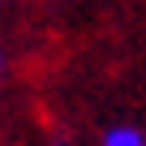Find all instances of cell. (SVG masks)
<instances>
[{"instance_id":"7a4b0ae2","label":"cell","mask_w":146,"mask_h":146,"mask_svg":"<svg viewBox=\"0 0 146 146\" xmlns=\"http://www.w3.org/2000/svg\"><path fill=\"white\" fill-rule=\"evenodd\" d=\"M0 73H5V56H0Z\"/></svg>"},{"instance_id":"3957f363","label":"cell","mask_w":146,"mask_h":146,"mask_svg":"<svg viewBox=\"0 0 146 146\" xmlns=\"http://www.w3.org/2000/svg\"><path fill=\"white\" fill-rule=\"evenodd\" d=\"M0 5H5V0H0Z\"/></svg>"},{"instance_id":"6da1fadb","label":"cell","mask_w":146,"mask_h":146,"mask_svg":"<svg viewBox=\"0 0 146 146\" xmlns=\"http://www.w3.org/2000/svg\"><path fill=\"white\" fill-rule=\"evenodd\" d=\"M103 146H146V133L137 125H112L103 133Z\"/></svg>"}]
</instances>
